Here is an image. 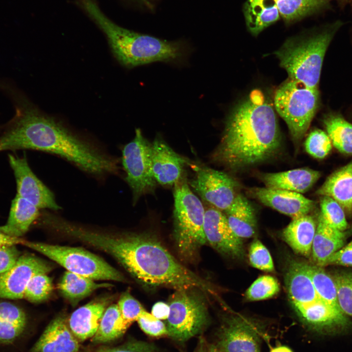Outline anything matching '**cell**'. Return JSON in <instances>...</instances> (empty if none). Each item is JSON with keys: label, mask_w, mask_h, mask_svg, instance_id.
Segmentation results:
<instances>
[{"label": "cell", "mask_w": 352, "mask_h": 352, "mask_svg": "<svg viewBox=\"0 0 352 352\" xmlns=\"http://www.w3.org/2000/svg\"><path fill=\"white\" fill-rule=\"evenodd\" d=\"M7 92L15 114L0 133V152L38 150L58 155L94 176L118 172L117 161L112 157L40 112L18 90L10 88Z\"/></svg>", "instance_id": "6da1fadb"}, {"label": "cell", "mask_w": 352, "mask_h": 352, "mask_svg": "<svg viewBox=\"0 0 352 352\" xmlns=\"http://www.w3.org/2000/svg\"><path fill=\"white\" fill-rule=\"evenodd\" d=\"M72 237L114 258L141 283L176 289L196 288L214 293L211 285L183 266L154 235L149 233L111 234L75 226Z\"/></svg>", "instance_id": "7a4b0ae2"}, {"label": "cell", "mask_w": 352, "mask_h": 352, "mask_svg": "<svg viewBox=\"0 0 352 352\" xmlns=\"http://www.w3.org/2000/svg\"><path fill=\"white\" fill-rule=\"evenodd\" d=\"M281 143L273 107L255 89L231 110L213 158L230 170H242L270 159Z\"/></svg>", "instance_id": "3957f363"}, {"label": "cell", "mask_w": 352, "mask_h": 352, "mask_svg": "<svg viewBox=\"0 0 352 352\" xmlns=\"http://www.w3.org/2000/svg\"><path fill=\"white\" fill-rule=\"evenodd\" d=\"M79 1L105 33L115 58L126 67L179 61L188 54L189 51L180 42H169L124 28L106 16L93 0Z\"/></svg>", "instance_id": "277c9868"}, {"label": "cell", "mask_w": 352, "mask_h": 352, "mask_svg": "<svg viewBox=\"0 0 352 352\" xmlns=\"http://www.w3.org/2000/svg\"><path fill=\"white\" fill-rule=\"evenodd\" d=\"M343 22L336 21L321 29L286 40L274 54L289 78L308 87L318 89L326 50Z\"/></svg>", "instance_id": "5b68a950"}, {"label": "cell", "mask_w": 352, "mask_h": 352, "mask_svg": "<svg viewBox=\"0 0 352 352\" xmlns=\"http://www.w3.org/2000/svg\"><path fill=\"white\" fill-rule=\"evenodd\" d=\"M183 176L174 185L173 237L178 253L192 259L207 242L204 231L205 210Z\"/></svg>", "instance_id": "8992f818"}, {"label": "cell", "mask_w": 352, "mask_h": 352, "mask_svg": "<svg viewBox=\"0 0 352 352\" xmlns=\"http://www.w3.org/2000/svg\"><path fill=\"white\" fill-rule=\"evenodd\" d=\"M319 103L318 89L288 78L276 89L274 108L286 123L295 144L307 132Z\"/></svg>", "instance_id": "52a82bcc"}, {"label": "cell", "mask_w": 352, "mask_h": 352, "mask_svg": "<svg viewBox=\"0 0 352 352\" xmlns=\"http://www.w3.org/2000/svg\"><path fill=\"white\" fill-rule=\"evenodd\" d=\"M21 244L48 257L67 271L94 280L125 282L123 274L103 259L80 247L23 240Z\"/></svg>", "instance_id": "ba28073f"}, {"label": "cell", "mask_w": 352, "mask_h": 352, "mask_svg": "<svg viewBox=\"0 0 352 352\" xmlns=\"http://www.w3.org/2000/svg\"><path fill=\"white\" fill-rule=\"evenodd\" d=\"M198 289H177L169 298L166 327L168 335L176 341L185 342L200 334L207 326V308Z\"/></svg>", "instance_id": "9c48e42d"}, {"label": "cell", "mask_w": 352, "mask_h": 352, "mask_svg": "<svg viewBox=\"0 0 352 352\" xmlns=\"http://www.w3.org/2000/svg\"><path fill=\"white\" fill-rule=\"evenodd\" d=\"M122 161L135 204L141 196L153 193L157 183L152 168V144L139 129L135 130L134 138L123 148Z\"/></svg>", "instance_id": "30bf717a"}, {"label": "cell", "mask_w": 352, "mask_h": 352, "mask_svg": "<svg viewBox=\"0 0 352 352\" xmlns=\"http://www.w3.org/2000/svg\"><path fill=\"white\" fill-rule=\"evenodd\" d=\"M266 337L264 325L240 315L225 318L219 329L211 352H261L262 339Z\"/></svg>", "instance_id": "8fae6325"}, {"label": "cell", "mask_w": 352, "mask_h": 352, "mask_svg": "<svg viewBox=\"0 0 352 352\" xmlns=\"http://www.w3.org/2000/svg\"><path fill=\"white\" fill-rule=\"evenodd\" d=\"M195 175L190 185L204 201L224 211L233 203L239 191V184L227 174L208 167L194 166Z\"/></svg>", "instance_id": "7c38bea8"}, {"label": "cell", "mask_w": 352, "mask_h": 352, "mask_svg": "<svg viewBox=\"0 0 352 352\" xmlns=\"http://www.w3.org/2000/svg\"><path fill=\"white\" fill-rule=\"evenodd\" d=\"M8 161L15 177L17 195L39 209L58 210L61 208L53 193L34 174L25 155L20 157L9 154Z\"/></svg>", "instance_id": "4fadbf2b"}, {"label": "cell", "mask_w": 352, "mask_h": 352, "mask_svg": "<svg viewBox=\"0 0 352 352\" xmlns=\"http://www.w3.org/2000/svg\"><path fill=\"white\" fill-rule=\"evenodd\" d=\"M52 268L49 264L34 255H20L10 269L0 274V298H23L32 277L40 272L48 273Z\"/></svg>", "instance_id": "5bb4252c"}, {"label": "cell", "mask_w": 352, "mask_h": 352, "mask_svg": "<svg viewBox=\"0 0 352 352\" xmlns=\"http://www.w3.org/2000/svg\"><path fill=\"white\" fill-rule=\"evenodd\" d=\"M304 324L320 334H333L344 330L350 321L336 306L319 299L308 305L294 308Z\"/></svg>", "instance_id": "9a60e30c"}, {"label": "cell", "mask_w": 352, "mask_h": 352, "mask_svg": "<svg viewBox=\"0 0 352 352\" xmlns=\"http://www.w3.org/2000/svg\"><path fill=\"white\" fill-rule=\"evenodd\" d=\"M203 227L206 242L214 249L233 258H243L242 239L233 232L221 211L213 206L206 210Z\"/></svg>", "instance_id": "2e32d148"}, {"label": "cell", "mask_w": 352, "mask_h": 352, "mask_svg": "<svg viewBox=\"0 0 352 352\" xmlns=\"http://www.w3.org/2000/svg\"><path fill=\"white\" fill-rule=\"evenodd\" d=\"M248 193L264 205L292 219L306 215L313 210L314 202L302 194L266 187L249 188Z\"/></svg>", "instance_id": "e0dca14e"}, {"label": "cell", "mask_w": 352, "mask_h": 352, "mask_svg": "<svg viewBox=\"0 0 352 352\" xmlns=\"http://www.w3.org/2000/svg\"><path fill=\"white\" fill-rule=\"evenodd\" d=\"M187 160L175 152L160 137L152 144V162L157 183L175 185L182 176Z\"/></svg>", "instance_id": "ac0fdd59"}, {"label": "cell", "mask_w": 352, "mask_h": 352, "mask_svg": "<svg viewBox=\"0 0 352 352\" xmlns=\"http://www.w3.org/2000/svg\"><path fill=\"white\" fill-rule=\"evenodd\" d=\"M79 341L65 317L59 316L47 326L30 352H79Z\"/></svg>", "instance_id": "d6986e66"}, {"label": "cell", "mask_w": 352, "mask_h": 352, "mask_svg": "<svg viewBox=\"0 0 352 352\" xmlns=\"http://www.w3.org/2000/svg\"><path fill=\"white\" fill-rule=\"evenodd\" d=\"M110 301L109 297L98 298L72 312L69 318L68 325L79 341H84L93 337Z\"/></svg>", "instance_id": "ffe728a7"}, {"label": "cell", "mask_w": 352, "mask_h": 352, "mask_svg": "<svg viewBox=\"0 0 352 352\" xmlns=\"http://www.w3.org/2000/svg\"><path fill=\"white\" fill-rule=\"evenodd\" d=\"M320 172L299 168L278 173H262L260 179L266 188L305 193L319 179Z\"/></svg>", "instance_id": "44dd1931"}, {"label": "cell", "mask_w": 352, "mask_h": 352, "mask_svg": "<svg viewBox=\"0 0 352 352\" xmlns=\"http://www.w3.org/2000/svg\"><path fill=\"white\" fill-rule=\"evenodd\" d=\"M346 233L329 224L320 214L311 252L317 265L326 266L329 259L345 244Z\"/></svg>", "instance_id": "7402d4cb"}, {"label": "cell", "mask_w": 352, "mask_h": 352, "mask_svg": "<svg viewBox=\"0 0 352 352\" xmlns=\"http://www.w3.org/2000/svg\"><path fill=\"white\" fill-rule=\"evenodd\" d=\"M285 279L288 296L294 308L308 305L320 299L304 263L292 262L288 266Z\"/></svg>", "instance_id": "603a6c76"}, {"label": "cell", "mask_w": 352, "mask_h": 352, "mask_svg": "<svg viewBox=\"0 0 352 352\" xmlns=\"http://www.w3.org/2000/svg\"><path fill=\"white\" fill-rule=\"evenodd\" d=\"M316 193L332 198L352 215V161L332 173Z\"/></svg>", "instance_id": "cb8c5ba5"}, {"label": "cell", "mask_w": 352, "mask_h": 352, "mask_svg": "<svg viewBox=\"0 0 352 352\" xmlns=\"http://www.w3.org/2000/svg\"><path fill=\"white\" fill-rule=\"evenodd\" d=\"M39 209L16 194L11 201L7 220L0 226V230L10 236L21 238L39 217Z\"/></svg>", "instance_id": "d4e9b609"}, {"label": "cell", "mask_w": 352, "mask_h": 352, "mask_svg": "<svg viewBox=\"0 0 352 352\" xmlns=\"http://www.w3.org/2000/svg\"><path fill=\"white\" fill-rule=\"evenodd\" d=\"M224 214L230 227L239 238L242 239L254 236L257 228L254 209L242 194L237 196Z\"/></svg>", "instance_id": "484cf974"}, {"label": "cell", "mask_w": 352, "mask_h": 352, "mask_svg": "<svg viewBox=\"0 0 352 352\" xmlns=\"http://www.w3.org/2000/svg\"><path fill=\"white\" fill-rule=\"evenodd\" d=\"M316 229L314 219L308 214L292 219L284 229L283 237L295 252L308 256L311 252Z\"/></svg>", "instance_id": "4316f807"}, {"label": "cell", "mask_w": 352, "mask_h": 352, "mask_svg": "<svg viewBox=\"0 0 352 352\" xmlns=\"http://www.w3.org/2000/svg\"><path fill=\"white\" fill-rule=\"evenodd\" d=\"M246 25L254 36L280 18L274 0H247L243 7Z\"/></svg>", "instance_id": "83f0119b"}, {"label": "cell", "mask_w": 352, "mask_h": 352, "mask_svg": "<svg viewBox=\"0 0 352 352\" xmlns=\"http://www.w3.org/2000/svg\"><path fill=\"white\" fill-rule=\"evenodd\" d=\"M112 286L98 283L91 278L66 271L58 284V288L64 298L75 305L95 290Z\"/></svg>", "instance_id": "f1b7e54d"}, {"label": "cell", "mask_w": 352, "mask_h": 352, "mask_svg": "<svg viewBox=\"0 0 352 352\" xmlns=\"http://www.w3.org/2000/svg\"><path fill=\"white\" fill-rule=\"evenodd\" d=\"M280 17L290 24L306 17L329 9L330 0H274Z\"/></svg>", "instance_id": "f546056e"}, {"label": "cell", "mask_w": 352, "mask_h": 352, "mask_svg": "<svg viewBox=\"0 0 352 352\" xmlns=\"http://www.w3.org/2000/svg\"><path fill=\"white\" fill-rule=\"evenodd\" d=\"M26 323L22 309L9 302H0V342H13L23 332Z\"/></svg>", "instance_id": "4dcf8cb0"}, {"label": "cell", "mask_w": 352, "mask_h": 352, "mask_svg": "<svg viewBox=\"0 0 352 352\" xmlns=\"http://www.w3.org/2000/svg\"><path fill=\"white\" fill-rule=\"evenodd\" d=\"M129 326L124 320L117 304L111 305L105 309L92 341L101 343L114 340L122 336Z\"/></svg>", "instance_id": "1f68e13d"}, {"label": "cell", "mask_w": 352, "mask_h": 352, "mask_svg": "<svg viewBox=\"0 0 352 352\" xmlns=\"http://www.w3.org/2000/svg\"><path fill=\"white\" fill-rule=\"evenodd\" d=\"M323 122L334 147L341 153L352 154V124L336 113L327 114Z\"/></svg>", "instance_id": "d6a6232c"}, {"label": "cell", "mask_w": 352, "mask_h": 352, "mask_svg": "<svg viewBox=\"0 0 352 352\" xmlns=\"http://www.w3.org/2000/svg\"><path fill=\"white\" fill-rule=\"evenodd\" d=\"M304 266L320 299L339 307L337 290L332 277L321 266L306 263H304Z\"/></svg>", "instance_id": "836d02e7"}, {"label": "cell", "mask_w": 352, "mask_h": 352, "mask_svg": "<svg viewBox=\"0 0 352 352\" xmlns=\"http://www.w3.org/2000/svg\"><path fill=\"white\" fill-rule=\"evenodd\" d=\"M47 274L40 272L32 277L26 287L24 298L32 303H39L49 297L53 290V285Z\"/></svg>", "instance_id": "e575fe53"}, {"label": "cell", "mask_w": 352, "mask_h": 352, "mask_svg": "<svg viewBox=\"0 0 352 352\" xmlns=\"http://www.w3.org/2000/svg\"><path fill=\"white\" fill-rule=\"evenodd\" d=\"M332 277L336 286L339 307L345 314L352 317V272H338Z\"/></svg>", "instance_id": "d590c367"}, {"label": "cell", "mask_w": 352, "mask_h": 352, "mask_svg": "<svg viewBox=\"0 0 352 352\" xmlns=\"http://www.w3.org/2000/svg\"><path fill=\"white\" fill-rule=\"evenodd\" d=\"M320 205V214L329 224L341 231L347 229L345 213L338 203L330 197L322 196Z\"/></svg>", "instance_id": "8d00e7d4"}, {"label": "cell", "mask_w": 352, "mask_h": 352, "mask_svg": "<svg viewBox=\"0 0 352 352\" xmlns=\"http://www.w3.org/2000/svg\"><path fill=\"white\" fill-rule=\"evenodd\" d=\"M280 290L278 281L269 275L262 276L255 280L247 289L245 297L250 301H259L271 298Z\"/></svg>", "instance_id": "74e56055"}, {"label": "cell", "mask_w": 352, "mask_h": 352, "mask_svg": "<svg viewBox=\"0 0 352 352\" xmlns=\"http://www.w3.org/2000/svg\"><path fill=\"white\" fill-rule=\"evenodd\" d=\"M331 141L327 133L321 130L312 131L307 137L305 150L311 156L316 159H323L330 152Z\"/></svg>", "instance_id": "f35d334b"}, {"label": "cell", "mask_w": 352, "mask_h": 352, "mask_svg": "<svg viewBox=\"0 0 352 352\" xmlns=\"http://www.w3.org/2000/svg\"><path fill=\"white\" fill-rule=\"evenodd\" d=\"M248 256L250 264L255 268L265 271H273L274 267L271 255L259 240L255 239L252 242Z\"/></svg>", "instance_id": "ab89813d"}, {"label": "cell", "mask_w": 352, "mask_h": 352, "mask_svg": "<svg viewBox=\"0 0 352 352\" xmlns=\"http://www.w3.org/2000/svg\"><path fill=\"white\" fill-rule=\"evenodd\" d=\"M117 305L124 320L130 326L145 311L139 302L129 292L121 295Z\"/></svg>", "instance_id": "60d3db41"}, {"label": "cell", "mask_w": 352, "mask_h": 352, "mask_svg": "<svg viewBox=\"0 0 352 352\" xmlns=\"http://www.w3.org/2000/svg\"><path fill=\"white\" fill-rule=\"evenodd\" d=\"M136 321L141 329L150 336L158 337L168 335L166 325L146 310L138 317Z\"/></svg>", "instance_id": "b9f144b4"}, {"label": "cell", "mask_w": 352, "mask_h": 352, "mask_svg": "<svg viewBox=\"0 0 352 352\" xmlns=\"http://www.w3.org/2000/svg\"><path fill=\"white\" fill-rule=\"evenodd\" d=\"M20 256L16 245L0 248V274L10 269Z\"/></svg>", "instance_id": "7bdbcfd3"}, {"label": "cell", "mask_w": 352, "mask_h": 352, "mask_svg": "<svg viewBox=\"0 0 352 352\" xmlns=\"http://www.w3.org/2000/svg\"><path fill=\"white\" fill-rule=\"evenodd\" d=\"M96 352H155V351L152 345L142 341H136L116 348H102Z\"/></svg>", "instance_id": "ee69618b"}, {"label": "cell", "mask_w": 352, "mask_h": 352, "mask_svg": "<svg viewBox=\"0 0 352 352\" xmlns=\"http://www.w3.org/2000/svg\"><path fill=\"white\" fill-rule=\"evenodd\" d=\"M327 265L352 266V241L332 254L328 260Z\"/></svg>", "instance_id": "f6af8a7d"}, {"label": "cell", "mask_w": 352, "mask_h": 352, "mask_svg": "<svg viewBox=\"0 0 352 352\" xmlns=\"http://www.w3.org/2000/svg\"><path fill=\"white\" fill-rule=\"evenodd\" d=\"M170 313V307L168 304L163 302H158L154 304L152 309V314L159 320L167 319Z\"/></svg>", "instance_id": "bcb514c9"}, {"label": "cell", "mask_w": 352, "mask_h": 352, "mask_svg": "<svg viewBox=\"0 0 352 352\" xmlns=\"http://www.w3.org/2000/svg\"><path fill=\"white\" fill-rule=\"evenodd\" d=\"M23 239L10 236L0 230V248L22 243Z\"/></svg>", "instance_id": "7dc6e473"}, {"label": "cell", "mask_w": 352, "mask_h": 352, "mask_svg": "<svg viewBox=\"0 0 352 352\" xmlns=\"http://www.w3.org/2000/svg\"><path fill=\"white\" fill-rule=\"evenodd\" d=\"M193 352H211L210 345L207 344V341L204 338L200 337Z\"/></svg>", "instance_id": "c3c4849f"}, {"label": "cell", "mask_w": 352, "mask_h": 352, "mask_svg": "<svg viewBox=\"0 0 352 352\" xmlns=\"http://www.w3.org/2000/svg\"><path fill=\"white\" fill-rule=\"evenodd\" d=\"M270 352H293L288 347L285 346H280L272 349Z\"/></svg>", "instance_id": "681fc988"}, {"label": "cell", "mask_w": 352, "mask_h": 352, "mask_svg": "<svg viewBox=\"0 0 352 352\" xmlns=\"http://www.w3.org/2000/svg\"><path fill=\"white\" fill-rule=\"evenodd\" d=\"M341 4H345L351 1L352 0H335Z\"/></svg>", "instance_id": "f907efd6"}, {"label": "cell", "mask_w": 352, "mask_h": 352, "mask_svg": "<svg viewBox=\"0 0 352 352\" xmlns=\"http://www.w3.org/2000/svg\"><path fill=\"white\" fill-rule=\"evenodd\" d=\"M349 232H350V233H352V226L351 227L350 229L349 230Z\"/></svg>", "instance_id": "816d5d0a"}]
</instances>
